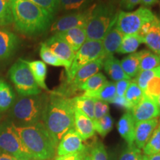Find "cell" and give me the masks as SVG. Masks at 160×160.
I'll return each mask as SVG.
<instances>
[{
  "instance_id": "cell-47",
  "label": "cell",
  "mask_w": 160,
  "mask_h": 160,
  "mask_svg": "<svg viewBox=\"0 0 160 160\" xmlns=\"http://www.w3.org/2000/svg\"><path fill=\"white\" fill-rule=\"evenodd\" d=\"M143 160H160V153L150 156L144 155Z\"/></svg>"
},
{
  "instance_id": "cell-20",
  "label": "cell",
  "mask_w": 160,
  "mask_h": 160,
  "mask_svg": "<svg viewBox=\"0 0 160 160\" xmlns=\"http://www.w3.org/2000/svg\"><path fill=\"white\" fill-rule=\"evenodd\" d=\"M56 34L65 40L75 53L87 40L85 30L82 28H75Z\"/></svg>"
},
{
  "instance_id": "cell-40",
  "label": "cell",
  "mask_w": 160,
  "mask_h": 160,
  "mask_svg": "<svg viewBox=\"0 0 160 160\" xmlns=\"http://www.w3.org/2000/svg\"><path fill=\"white\" fill-rule=\"evenodd\" d=\"M144 155L142 154L141 150L134 145H128V147L120 155L119 160H143Z\"/></svg>"
},
{
  "instance_id": "cell-36",
  "label": "cell",
  "mask_w": 160,
  "mask_h": 160,
  "mask_svg": "<svg viewBox=\"0 0 160 160\" xmlns=\"http://www.w3.org/2000/svg\"><path fill=\"white\" fill-rule=\"evenodd\" d=\"M159 74H160V67L152 70H148V71H139L135 77L134 81L139 85L140 88L143 91H145L150 80L153 77Z\"/></svg>"
},
{
  "instance_id": "cell-46",
  "label": "cell",
  "mask_w": 160,
  "mask_h": 160,
  "mask_svg": "<svg viewBox=\"0 0 160 160\" xmlns=\"http://www.w3.org/2000/svg\"><path fill=\"white\" fill-rule=\"evenodd\" d=\"M158 2H159V0H141L140 4H141L143 7L148 8L158 3Z\"/></svg>"
},
{
  "instance_id": "cell-2",
  "label": "cell",
  "mask_w": 160,
  "mask_h": 160,
  "mask_svg": "<svg viewBox=\"0 0 160 160\" xmlns=\"http://www.w3.org/2000/svg\"><path fill=\"white\" fill-rule=\"evenodd\" d=\"M15 29L22 34L35 37L51 25L53 16L28 0H11Z\"/></svg>"
},
{
  "instance_id": "cell-41",
  "label": "cell",
  "mask_w": 160,
  "mask_h": 160,
  "mask_svg": "<svg viewBox=\"0 0 160 160\" xmlns=\"http://www.w3.org/2000/svg\"><path fill=\"white\" fill-rule=\"evenodd\" d=\"M109 113V105L106 102L96 99L94 102V119H99Z\"/></svg>"
},
{
  "instance_id": "cell-10",
  "label": "cell",
  "mask_w": 160,
  "mask_h": 160,
  "mask_svg": "<svg viewBox=\"0 0 160 160\" xmlns=\"http://www.w3.org/2000/svg\"><path fill=\"white\" fill-rule=\"evenodd\" d=\"M92 7L93 5L85 11L71 12L59 17L51 25V32L56 34L75 28L85 29L91 16Z\"/></svg>"
},
{
  "instance_id": "cell-34",
  "label": "cell",
  "mask_w": 160,
  "mask_h": 160,
  "mask_svg": "<svg viewBox=\"0 0 160 160\" xmlns=\"http://www.w3.org/2000/svg\"><path fill=\"white\" fill-rule=\"evenodd\" d=\"M93 121L95 131H97L102 137H105L113 128V121L109 113H108L107 115H105L101 119L93 120Z\"/></svg>"
},
{
  "instance_id": "cell-9",
  "label": "cell",
  "mask_w": 160,
  "mask_h": 160,
  "mask_svg": "<svg viewBox=\"0 0 160 160\" xmlns=\"http://www.w3.org/2000/svg\"><path fill=\"white\" fill-rule=\"evenodd\" d=\"M0 151L20 160H32L16 131L15 125L9 119L0 123Z\"/></svg>"
},
{
  "instance_id": "cell-48",
  "label": "cell",
  "mask_w": 160,
  "mask_h": 160,
  "mask_svg": "<svg viewBox=\"0 0 160 160\" xmlns=\"http://www.w3.org/2000/svg\"><path fill=\"white\" fill-rule=\"evenodd\" d=\"M82 160H91V157H90V155H89V152L85 156V157H84Z\"/></svg>"
},
{
  "instance_id": "cell-45",
  "label": "cell",
  "mask_w": 160,
  "mask_h": 160,
  "mask_svg": "<svg viewBox=\"0 0 160 160\" xmlns=\"http://www.w3.org/2000/svg\"><path fill=\"white\" fill-rule=\"evenodd\" d=\"M0 160H20L17 159V157H13L8 153H5V152L0 151Z\"/></svg>"
},
{
  "instance_id": "cell-3",
  "label": "cell",
  "mask_w": 160,
  "mask_h": 160,
  "mask_svg": "<svg viewBox=\"0 0 160 160\" xmlns=\"http://www.w3.org/2000/svg\"><path fill=\"white\" fill-rule=\"evenodd\" d=\"M15 129L32 160L53 159L57 146L42 122L26 127L15 126Z\"/></svg>"
},
{
  "instance_id": "cell-31",
  "label": "cell",
  "mask_w": 160,
  "mask_h": 160,
  "mask_svg": "<svg viewBox=\"0 0 160 160\" xmlns=\"http://www.w3.org/2000/svg\"><path fill=\"white\" fill-rule=\"evenodd\" d=\"M39 55L43 62L48 65L56 66V67H65V70L69 68L68 64L59 59L54 53L46 46L45 42L41 43L39 50Z\"/></svg>"
},
{
  "instance_id": "cell-4",
  "label": "cell",
  "mask_w": 160,
  "mask_h": 160,
  "mask_svg": "<svg viewBox=\"0 0 160 160\" xmlns=\"http://www.w3.org/2000/svg\"><path fill=\"white\" fill-rule=\"evenodd\" d=\"M48 97L49 95L41 93L18 98L11 106L9 119L16 127H26L40 122Z\"/></svg>"
},
{
  "instance_id": "cell-44",
  "label": "cell",
  "mask_w": 160,
  "mask_h": 160,
  "mask_svg": "<svg viewBox=\"0 0 160 160\" xmlns=\"http://www.w3.org/2000/svg\"><path fill=\"white\" fill-rule=\"evenodd\" d=\"M141 2V0H119V7L123 10H132Z\"/></svg>"
},
{
  "instance_id": "cell-49",
  "label": "cell",
  "mask_w": 160,
  "mask_h": 160,
  "mask_svg": "<svg viewBox=\"0 0 160 160\" xmlns=\"http://www.w3.org/2000/svg\"><path fill=\"white\" fill-rule=\"evenodd\" d=\"M106 1H108V2H111L117 4V2L118 1H119V0H106Z\"/></svg>"
},
{
  "instance_id": "cell-15",
  "label": "cell",
  "mask_w": 160,
  "mask_h": 160,
  "mask_svg": "<svg viewBox=\"0 0 160 160\" xmlns=\"http://www.w3.org/2000/svg\"><path fill=\"white\" fill-rule=\"evenodd\" d=\"M159 124V119L154 118L147 121L138 122L135 125L134 145L139 149H143L150 138L157 128Z\"/></svg>"
},
{
  "instance_id": "cell-11",
  "label": "cell",
  "mask_w": 160,
  "mask_h": 160,
  "mask_svg": "<svg viewBox=\"0 0 160 160\" xmlns=\"http://www.w3.org/2000/svg\"><path fill=\"white\" fill-rule=\"evenodd\" d=\"M87 148L83 144V140L73 128L68 131L59 141L57 147V156L72 154L79 153Z\"/></svg>"
},
{
  "instance_id": "cell-39",
  "label": "cell",
  "mask_w": 160,
  "mask_h": 160,
  "mask_svg": "<svg viewBox=\"0 0 160 160\" xmlns=\"http://www.w3.org/2000/svg\"><path fill=\"white\" fill-rule=\"evenodd\" d=\"M38 7L54 15L59 8V0H28Z\"/></svg>"
},
{
  "instance_id": "cell-19",
  "label": "cell",
  "mask_w": 160,
  "mask_h": 160,
  "mask_svg": "<svg viewBox=\"0 0 160 160\" xmlns=\"http://www.w3.org/2000/svg\"><path fill=\"white\" fill-rule=\"evenodd\" d=\"M123 37L124 34L117 28L116 25H113L112 26L102 40L105 57L113 55L117 51Z\"/></svg>"
},
{
  "instance_id": "cell-24",
  "label": "cell",
  "mask_w": 160,
  "mask_h": 160,
  "mask_svg": "<svg viewBox=\"0 0 160 160\" xmlns=\"http://www.w3.org/2000/svg\"><path fill=\"white\" fill-rule=\"evenodd\" d=\"M15 100V93L11 86L0 79V113L11 108Z\"/></svg>"
},
{
  "instance_id": "cell-14",
  "label": "cell",
  "mask_w": 160,
  "mask_h": 160,
  "mask_svg": "<svg viewBox=\"0 0 160 160\" xmlns=\"http://www.w3.org/2000/svg\"><path fill=\"white\" fill-rule=\"evenodd\" d=\"M20 43L19 37L7 29L0 28V61L11 58Z\"/></svg>"
},
{
  "instance_id": "cell-18",
  "label": "cell",
  "mask_w": 160,
  "mask_h": 160,
  "mask_svg": "<svg viewBox=\"0 0 160 160\" xmlns=\"http://www.w3.org/2000/svg\"><path fill=\"white\" fill-rule=\"evenodd\" d=\"M142 38L152 52L160 56V20L157 17Z\"/></svg>"
},
{
  "instance_id": "cell-33",
  "label": "cell",
  "mask_w": 160,
  "mask_h": 160,
  "mask_svg": "<svg viewBox=\"0 0 160 160\" xmlns=\"http://www.w3.org/2000/svg\"><path fill=\"white\" fill-rule=\"evenodd\" d=\"M144 155L150 156L160 153V120L157 128L143 148Z\"/></svg>"
},
{
  "instance_id": "cell-6",
  "label": "cell",
  "mask_w": 160,
  "mask_h": 160,
  "mask_svg": "<svg viewBox=\"0 0 160 160\" xmlns=\"http://www.w3.org/2000/svg\"><path fill=\"white\" fill-rule=\"evenodd\" d=\"M8 76L20 97L41 93V88L36 82L31 70L22 59H19L11 66Z\"/></svg>"
},
{
  "instance_id": "cell-16",
  "label": "cell",
  "mask_w": 160,
  "mask_h": 160,
  "mask_svg": "<svg viewBox=\"0 0 160 160\" xmlns=\"http://www.w3.org/2000/svg\"><path fill=\"white\" fill-rule=\"evenodd\" d=\"M74 129L83 141L93 137L95 134L93 120L77 108L74 110Z\"/></svg>"
},
{
  "instance_id": "cell-43",
  "label": "cell",
  "mask_w": 160,
  "mask_h": 160,
  "mask_svg": "<svg viewBox=\"0 0 160 160\" xmlns=\"http://www.w3.org/2000/svg\"><path fill=\"white\" fill-rule=\"evenodd\" d=\"M88 152V150L87 148L85 151L79 152V153H72V154H68L64 156H57L55 158V160H82L84 157Z\"/></svg>"
},
{
  "instance_id": "cell-8",
  "label": "cell",
  "mask_w": 160,
  "mask_h": 160,
  "mask_svg": "<svg viewBox=\"0 0 160 160\" xmlns=\"http://www.w3.org/2000/svg\"><path fill=\"white\" fill-rule=\"evenodd\" d=\"M103 46L102 41L95 40H86L81 48L76 52L74 58L71 66L66 70V85L69 84L73 79L77 72L85 66L94 60L104 59Z\"/></svg>"
},
{
  "instance_id": "cell-13",
  "label": "cell",
  "mask_w": 160,
  "mask_h": 160,
  "mask_svg": "<svg viewBox=\"0 0 160 160\" xmlns=\"http://www.w3.org/2000/svg\"><path fill=\"white\" fill-rule=\"evenodd\" d=\"M45 44L59 59L67 63L70 68L76 53L65 40L58 35L53 34L46 40Z\"/></svg>"
},
{
  "instance_id": "cell-27",
  "label": "cell",
  "mask_w": 160,
  "mask_h": 160,
  "mask_svg": "<svg viewBox=\"0 0 160 160\" xmlns=\"http://www.w3.org/2000/svg\"><path fill=\"white\" fill-rule=\"evenodd\" d=\"M125 74L130 79L135 77L139 72V53H131L120 61Z\"/></svg>"
},
{
  "instance_id": "cell-7",
  "label": "cell",
  "mask_w": 160,
  "mask_h": 160,
  "mask_svg": "<svg viewBox=\"0 0 160 160\" xmlns=\"http://www.w3.org/2000/svg\"><path fill=\"white\" fill-rule=\"evenodd\" d=\"M155 17L148 8L142 6L134 11H118L115 25L124 35L138 34L143 25L153 21Z\"/></svg>"
},
{
  "instance_id": "cell-25",
  "label": "cell",
  "mask_w": 160,
  "mask_h": 160,
  "mask_svg": "<svg viewBox=\"0 0 160 160\" xmlns=\"http://www.w3.org/2000/svg\"><path fill=\"white\" fill-rule=\"evenodd\" d=\"M144 96V91L140 88L134 80H132L124 96L126 107L131 110L141 101Z\"/></svg>"
},
{
  "instance_id": "cell-1",
  "label": "cell",
  "mask_w": 160,
  "mask_h": 160,
  "mask_svg": "<svg viewBox=\"0 0 160 160\" xmlns=\"http://www.w3.org/2000/svg\"><path fill=\"white\" fill-rule=\"evenodd\" d=\"M74 110L72 98L54 92L49 95L42 122L57 146L63 136L74 128Z\"/></svg>"
},
{
  "instance_id": "cell-22",
  "label": "cell",
  "mask_w": 160,
  "mask_h": 160,
  "mask_svg": "<svg viewBox=\"0 0 160 160\" xmlns=\"http://www.w3.org/2000/svg\"><path fill=\"white\" fill-rule=\"evenodd\" d=\"M83 95L96 99L102 100L106 102H113L117 99L116 83L114 82L108 81L100 88L94 91L85 92Z\"/></svg>"
},
{
  "instance_id": "cell-42",
  "label": "cell",
  "mask_w": 160,
  "mask_h": 160,
  "mask_svg": "<svg viewBox=\"0 0 160 160\" xmlns=\"http://www.w3.org/2000/svg\"><path fill=\"white\" fill-rule=\"evenodd\" d=\"M131 82V80L130 79H122L119 81L116 82V91H117V98L124 99V96Z\"/></svg>"
},
{
  "instance_id": "cell-35",
  "label": "cell",
  "mask_w": 160,
  "mask_h": 160,
  "mask_svg": "<svg viewBox=\"0 0 160 160\" xmlns=\"http://www.w3.org/2000/svg\"><path fill=\"white\" fill-rule=\"evenodd\" d=\"M13 22L11 0H0V27Z\"/></svg>"
},
{
  "instance_id": "cell-37",
  "label": "cell",
  "mask_w": 160,
  "mask_h": 160,
  "mask_svg": "<svg viewBox=\"0 0 160 160\" xmlns=\"http://www.w3.org/2000/svg\"><path fill=\"white\" fill-rule=\"evenodd\" d=\"M144 93L158 103V99L160 96V74L155 76L150 80Z\"/></svg>"
},
{
  "instance_id": "cell-50",
  "label": "cell",
  "mask_w": 160,
  "mask_h": 160,
  "mask_svg": "<svg viewBox=\"0 0 160 160\" xmlns=\"http://www.w3.org/2000/svg\"><path fill=\"white\" fill-rule=\"evenodd\" d=\"M158 106H159V113H160V96H159V99H158Z\"/></svg>"
},
{
  "instance_id": "cell-30",
  "label": "cell",
  "mask_w": 160,
  "mask_h": 160,
  "mask_svg": "<svg viewBox=\"0 0 160 160\" xmlns=\"http://www.w3.org/2000/svg\"><path fill=\"white\" fill-rule=\"evenodd\" d=\"M96 0H59V9L66 12L83 11L91 8Z\"/></svg>"
},
{
  "instance_id": "cell-32",
  "label": "cell",
  "mask_w": 160,
  "mask_h": 160,
  "mask_svg": "<svg viewBox=\"0 0 160 160\" xmlns=\"http://www.w3.org/2000/svg\"><path fill=\"white\" fill-rule=\"evenodd\" d=\"M107 82V78L103 73H97L86 80L83 84H82L79 86V91H83L85 92L94 91L100 88Z\"/></svg>"
},
{
  "instance_id": "cell-26",
  "label": "cell",
  "mask_w": 160,
  "mask_h": 160,
  "mask_svg": "<svg viewBox=\"0 0 160 160\" xmlns=\"http://www.w3.org/2000/svg\"><path fill=\"white\" fill-rule=\"evenodd\" d=\"M139 71H148L160 67L159 56L149 50L139 52Z\"/></svg>"
},
{
  "instance_id": "cell-23",
  "label": "cell",
  "mask_w": 160,
  "mask_h": 160,
  "mask_svg": "<svg viewBox=\"0 0 160 160\" xmlns=\"http://www.w3.org/2000/svg\"><path fill=\"white\" fill-rule=\"evenodd\" d=\"M23 61L28 66L32 74L34 77L36 82L37 83L40 88L45 90V91H48V88L45 83L46 76H47L46 64L43 62L42 61H39V60L28 61V60L23 59Z\"/></svg>"
},
{
  "instance_id": "cell-5",
  "label": "cell",
  "mask_w": 160,
  "mask_h": 160,
  "mask_svg": "<svg viewBox=\"0 0 160 160\" xmlns=\"http://www.w3.org/2000/svg\"><path fill=\"white\" fill-rule=\"evenodd\" d=\"M118 11L117 4L106 0L93 4L85 28L87 40L102 41L109 29L115 25Z\"/></svg>"
},
{
  "instance_id": "cell-17",
  "label": "cell",
  "mask_w": 160,
  "mask_h": 160,
  "mask_svg": "<svg viewBox=\"0 0 160 160\" xmlns=\"http://www.w3.org/2000/svg\"><path fill=\"white\" fill-rule=\"evenodd\" d=\"M135 121L131 111H128L122 116L117 123V130L119 133L128 145H133L134 142Z\"/></svg>"
},
{
  "instance_id": "cell-38",
  "label": "cell",
  "mask_w": 160,
  "mask_h": 160,
  "mask_svg": "<svg viewBox=\"0 0 160 160\" xmlns=\"http://www.w3.org/2000/svg\"><path fill=\"white\" fill-rule=\"evenodd\" d=\"M91 160H108L105 145L99 141H96L89 152Z\"/></svg>"
},
{
  "instance_id": "cell-51",
  "label": "cell",
  "mask_w": 160,
  "mask_h": 160,
  "mask_svg": "<svg viewBox=\"0 0 160 160\" xmlns=\"http://www.w3.org/2000/svg\"><path fill=\"white\" fill-rule=\"evenodd\" d=\"M159 59H160V56H159Z\"/></svg>"
},
{
  "instance_id": "cell-21",
  "label": "cell",
  "mask_w": 160,
  "mask_h": 160,
  "mask_svg": "<svg viewBox=\"0 0 160 160\" xmlns=\"http://www.w3.org/2000/svg\"><path fill=\"white\" fill-rule=\"evenodd\" d=\"M102 66L107 74L113 81L118 82L122 79H130L124 72L119 60L113 55L108 56L104 58Z\"/></svg>"
},
{
  "instance_id": "cell-12",
  "label": "cell",
  "mask_w": 160,
  "mask_h": 160,
  "mask_svg": "<svg viewBox=\"0 0 160 160\" xmlns=\"http://www.w3.org/2000/svg\"><path fill=\"white\" fill-rule=\"evenodd\" d=\"M131 113L136 124L158 118L160 116L158 103L145 95L141 101L131 110Z\"/></svg>"
},
{
  "instance_id": "cell-28",
  "label": "cell",
  "mask_w": 160,
  "mask_h": 160,
  "mask_svg": "<svg viewBox=\"0 0 160 160\" xmlns=\"http://www.w3.org/2000/svg\"><path fill=\"white\" fill-rule=\"evenodd\" d=\"M73 105L77 109L85 113L90 119H94V102L95 99L82 95L72 98Z\"/></svg>"
},
{
  "instance_id": "cell-29",
  "label": "cell",
  "mask_w": 160,
  "mask_h": 160,
  "mask_svg": "<svg viewBox=\"0 0 160 160\" xmlns=\"http://www.w3.org/2000/svg\"><path fill=\"white\" fill-rule=\"evenodd\" d=\"M142 43H144L143 39L139 34L124 35L122 41L117 53L121 54L135 53Z\"/></svg>"
}]
</instances>
